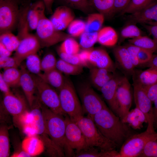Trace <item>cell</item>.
Returning <instances> with one entry per match:
<instances>
[{
  "label": "cell",
  "instance_id": "obj_10",
  "mask_svg": "<svg viewBox=\"0 0 157 157\" xmlns=\"http://www.w3.org/2000/svg\"><path fill=\"white\" fill-rule=\"evenodd\" d=\"M133 78V95L136 107L138 108L144 115L148 126L146 131L149 132H155L154 128V117L153 102L149 99L143 85L134 76Z\"/></svg>",
  "mask_w": 157,
  "mask_h": 157
},
{
  "label": "cell",
  "instance_id": "obj_23",
  "mask_svg": "<svg viewBox=\"0 0 157 157\" xmlns=\"http://www.w3.org/2000/svg\"><path fill=\"white\" fill-rule=\"evenodd\" d=\"M114 75L113 73L104 68L94 67L90 71V77L92 83L99 91Z\"/></svg>",
  "mask_w": 157,
  "mask_h": 157
},
{
  "label": "cell",
  "instance_id": "obj_53",
  "mask_svg": "<svg viewBox=\"0 0 157 157\" xmlns=\"http://www.w3.org/2000/svg\"><path fill=\"white\" fill-rule=\"evenodd\" d=\"M131 0H114L113 13L114 15L121 12L127 6Z\"/></svg>",
  "mask_w": 157,
  "mask_h": 157
},
{
  "label": "cell",
  "instance_id": "obj_31",
  "mask_svg": "<svg viewBox=\"0 0 157 157\" xmlns=\"http://www.w3.org/2000/svg\"><path fill=\"white\" fill-rule=\"evenodd\" d=\"M85 22V31L89 32H98L101 28L105 17L100 13H92L88 15Z\"/></svg>",
  "mask_w": 157,
  "mask_h": 157
},
{
  "label": "cell",
  "instance_id": "obj_38",
  "mask_svg": "<svg viewBox=\"0 0 157 157\" xmlns=\"http://www.w3.org/2000/svg\"><path fill=\"white\" fill-rule=\"evenodd\" d=\"M79 44L72 37L67 38L63 41L57 50L69 54H76L80 51Z\"/></svg>",
  "mask_w": 157,
  "mask_h": 157
},
{
  "label": "cell",
  "instance_id": "obj_48",
  "mask_svg": "<svg viewBox=\"0 0 157 157\" xmlns=\"http://www.w3.org/2000/svg\"><path fill=\"white\" fill-rule=\"evenodd\" d=\"M60 58L70 64L84 67L80 59L78 53L76 54H69L57 50Z\"/></svg>",
  "mask_w": 157,
  "mask_h": 157
},
{
  "label": "cell",
  "instance_id": "obj_35",
  "mask_svg": "<svg viewBox=\"0 0 157 157\" xmlns=\"http://www.w3.org/2000/svg\"><path fill=\"white\" fill-rule=\"evenodd\" d=\"M135 77L143 85H150L156 83L157 82V68L149 67L148 69L141 71L137 76Z\"/></svg>",
  "mask_w": 157,
  "mask_h": 157
},
{
  "label": "cell",
  "instance_id": "obj_17",
  "mask_svg": "<svg viewBox=\"0 0 157 157\" xmlns=\"http://www.w3.org/2000/svg\"><path fill=\"white\" fill-rule=\"evenodd\" d=\"M52 14L49 19L56 29L60 31L68 27L75 17L72 9L64 6L57 7Z\"/></svg>",
  "mask_w": 157,
  "mask_h": 157
},
{
  "label": "cell",
  "instance_id": "obj_27",
  "mask_svg": "<svg viewBox=\"0 0 157 157\" xmlns=\"http://www.w3.org/2000/svg\"><path fill=\"white\" fill-rule=\"evenodd\" d=\"M118 40L117 32L111 27H104L98 32L97 42L102 45L107 47L114 46L117 43Z\"/></svg>",
  "mask_w": 157,
  "mask_h": 157
},
{
  "label": "cell",
  "instance_id": "obj_42",
  "mask_svg": "<svg viewBox=\"0 0 157 157\" xmlns=\"http://www.w3.org/2000/svg\"><path fill=\"white\" fill-rule=\"evenodd\" d=\"M120 36L122 39H133L142 35V33L135 24L129 23L121 30Z\"/></svg>",
  "mask_w": 157,
  "mask_h": 157
},
{
  "label": "cell",
  "instance_id": "obj_16",
  "mask_svg": "<svg viewBox=\"0 0 157 157\" xmlns=\"http://www.w3.org/2000/svg\"><path fill=\"white\" fill-rule=\"evenodd\" d=\"M122 77L114 74V76L101 89L102 96L110 109L119 117V107L117 99V92Z\"/></svg>",
  "mask_w": 157,
  "mask_h": 157
},
{
  "label": "cell",
  "instance_id": "obj_58",
  "mask_svg": "<svg viewBox=\"0 0 157 157\" xmlns=\"http://www.w3.org/2000/svg\"><path fill=\"white\" fill-rule=\"evenodd\" d=\"M45 6L46 10L49 14H52V7L54 0H42Z\"/></svg>",
  "mask_w": 157,
  "mask_h": 157
},
{
  "label": "cell",
  "instance_id": "obj_37",
  "mask_svg": "<svg viewBox=\"0 0 157 157\" xmlns=\"http://www.w3.org/2000/svg\"><path fill=\"white\" fill-rule=\"evenodd\" d=\"M20 41L17 36L15 35L11 32H6L0 34V42L12 52L16 50Z\"/></svg>",
  "mask_w": 157,
  "mask_h": 157
},
{
  "label": "cell",
  "instance_id": "obj_55",
  "mask_svg": "<svg viewBox=\"0 0 157 157\" xmlns=\"http://www.w3.org/2000/svg\"><path fill=\"white\" fill-rule=\"evenodd\" d=\"M157 42V25H150L142 24Z\"/></svg>",
  "mask_w": 157,
  "mask_h": 157
},
{
  "label": "cell",
  "instance_id": "obj_11",
  "mask_svg": "<svg viewBox=\"0 0 157 157\" xmlns=\"http://www.w3.org/2000/svg\"><path fill=\"white\" fill-rule=\"evenodd\" d=\"M78 92L84 114L88 116L92 117L106 106L99 95L87 84L80 86Z\"/></svg>",
  "mask_w": 157,
  "mask_h": 157
},
{
  "label": "cell",
  "instance_id": "obj_50",
  "mask_svg": "<svg viewBox=\"0 0 157 157\" xmlns=\"http://www.w3.org/2000/svg\"><path fill=\"white\" fill-rule=\"evenodd\" d=\"M153 53L149 51L140 48L138 53V58L140 65H145L149 62L153 56Z\"/></svg>",
  "mask_w": 157,
  "mask_h": 157
},
{
  "label": "cell",
  "instance_id": "obj_4",
  "mask_svg": "<svg viewBox=\"0 0 157 157\" xmlns=\"http://www.w3.org/2000/svg\"><path fill=\"white\" fill-rule=\"evenodd\" d=\"M61 108L73 121L76 122L83 116L84 113L74 86L67 78L58 90Z\"/></svg>",
  "mask_w": 157,
  "mask_h": 157
},
{
  "label": "cell",
  "instance_id": "obj_61",
  "mask_svg": "<svg viewBox=\"0 0 157 157\" xmlns=\"http://www.w3.org/2000/svg\"><path fill=\"white\" fill-rule=\"evenodd\" d=\"M153 103L154 104V106L153 107V111L155 121L157 118V99L155 100Z\"/></svg>",
  "mask_w": 157,
  "mask_h": 157
},
{
  "label": "cell",
  "instance_id": "obj_6",
  "mask_svg": "<svg viewBox=\"0 0 157 157\" xmlns=\"http://www.w3.org/2000/svg\"><path fill=\"white\" fill-rule=\"evenodd\" d=\"M30 111L32 126L37 135L43 142L47 152L52 157L58 156L61 150L52 141L47 134L42 111L39 101H35Z\"/></svg>",
  "mask_w": 157,
  "mask_h": 157
},
{
  "label": "cell",
  "instance_id": "obj_57",
  "mask_svg": "<svg viewBox=\"0 0 157 157\" xmlns=\"http://www.w3.org/2000/svg\"><path fill=\"white\" fill-rule=\"evenodd\" d=\"M12 52L8 50L2 43L0 42V57L10 56Z\"/></svg>",
  "mask_w": 157,
  "mask_h": 157
},
{
  "label": "cell",
  "instance_id": "obj_7",
  "mask_svg": "<svg viewBox=\"0 0 157 157\" xmlns=\"http://www.w3.org/2000/svg\"><path fill=\"white\" fill-rule=\"evenodd\" d=\"M66 123L65 144V156H74L75 151L88 147L84 137L79 126L67 115L65 117Z\"/></svg>",
  "mask_w": 157,
  "mask_h": 157
},
{
  "label": "cell",
  "instance_id": "obj_5",
  "mask_svg": "<svg viewBox=\"0 0 157 157\" xmlns=\"http://www.w3.org/2000/svg\"><path fill=\"white\" fill-rule=\"evenodd\" d=\"M45 10L41 13L35 35L41 47H51L72 37L69 33L56 29L49 19L46 16Z\"/></svg>",
  "mask_w": 157,
  "mask_h": 157
},
{
  "label": "cell",
  "instance_id": "obj_49",
  "mask_svg": "<svg viewBox=\"0 0 157 157\" xmlns=\"http://www.w3.org/2000/svg\"><path fill=\"white\" fill-rule=\"evenodd\" d=\"M124 46L128 51L130 58L134 67L140 65L138 58V53L140 48L129 43Z\"/></svg>",
  "mask_w": 157,
  "mask_h": 157
},
{
  "label": "cell",
  "instance_id": "obj_3",
  "mask_svg": "<svg viewBox=\"0 0 157 157\" xmlns=\"http://www.w3.org/2000/svg\"><path fill=\"white\" fill-rule=\"evenodd\" d=\"M76 123L81 129L88 147H95L102 151L116 149L118 147L102 135L90 117L83 116Z\"/></svg>",
  "mask_w": 157,
  "mask_h": 157
},
{
  "label": "cell",
  "instance_id": "obj_22",
  "mask_svg": "<svg viewBox=\"0 0 157 157\" xmlns=\"http://www.w3.org/2000/svg\"><path fill=\"white\" fill-rule=\"evenodd\" d=\"M22 149L31 157L38 156L44 151L45 146L41 139L38 135L26 136L21 145Z\"/></svg>",
  "mask_w": 157,
  "mask_h": 157
},
{
  "label": "cell",
  "instance_id": "obj_8",
  "mask_svg": "<svg viewBox=\"0 0 157 157\" xmlns=\"http://www.w3.org/2000/svg\"><path fill=\"white\" fill-rule=\"evenodd\" d=\"M32 75L40 102L53 112L64 117L66 116L61 108L59 94L56 91L38 76L33 74Z\"/></svg>",
  "mask_w": 157,
  "mask_h": 157
},
{
  "label": "cell",
  "instance_id": "obj_54",
  "mask_svg": "<svg viewBox=\"0 0 157 157\" xmlns=\"http://www.w3.org/2000/svg\"><path fill=\"white\" fill-rule=\"evenodd\" d=\"M90 49H83L80 51L78 53L81 61L84 66H88L89 63V58L90 53Z\"/></svg>",
  "mask_w": 157,
  "mask_h": 157
},
{
  "label": "cell",
  "instance_id": "obj_30",
  "mask_svg": "<svg viewBox=\"0 0 157 157\" xmlns=\"http://www.w3.org/2000/svg\"><path fill=\"white\" fill-rule=\"evenodd\" d=\"M94 8L102 14L105 18L109 19L114 15V0H89Z\"/></svg>",
  "mask_w": 157,
  "mask_h": 157
},
{
  "label": "cell",
  "instance_id": "obj_44",
  "mask_svg": "<svg viewBox=\"0 0 157 157\" xmlns=\"http://www.w3.org/2000/svg\"><path fill=\"white\" fill-rule=\"evenodd\" d=\"M57 60L52 53H47L41 60V70L46 72L56 68Z\"/></svg>",
  "mask_w": 157,
  "mask_h": 157
},
{
  "label": "cell",
  "instance_id": "obj_24",
  "mask_svg": "<svg viewBox=\"0 0 157 157\" xmlns=\"http://www.w3.org/2000/svg\"><path fill=\"white\" fill-rule=\"evenodd\" d=\"M133 129H140L143 127L144 123H147L146 117L144 113L138 108L130 111L121 119Z\"/></svg>",
  "mask_w": 157,
  "mask_h": 157
},
{
  "label": "cell",
  "instance_id": "obj_63",
  "mask_svg": "<svg viewBox=\"0 0 157 157\" xmlns=\"http://www.w3.org/2000/svg\"><path fill=\"white\" fill-rule=\"evenodd\" d=\"M154 125H155V126L157 129V120L154 122Z\"/></svg>",
  "mask_w": 157,
  "mask_h": 157
},
{
  "label": "cell",
  "instance_id": "obj_52",
  "mask_svg": "<svg viewBox=\"0 0 157 157\" xmlns=\"http://www.w3.org/2000/svg\"><path fill=\"white\" fill-rule=\"evenodd\" d=\"M143 86L147 96L153 103L157 99V82L150 85H143Z\"/></svg>",
  "mask_w": 157,
  "mask_h": 157
},
{
  "label": "cell",
  "instance_id": "obj_12",
  "mask_svg": "<svg viewBox=\"0 0 157 157\" xmlns=\"http://www.w3.org/2000/svg\"><path fill=\"white\" fill-rule=\"evenodd\" d=\"M20 12L19 5L9 1H0V33L11 32L17 26Z\"/></svg>",
  "mask_w": 157,
  "mask_h": 157
},
{
  "label": "cell",
  "instance_id": "obj_18",
  "mask_svg": "<svg viewBox=\"0 0 157 157\" xmlns=\"http://www.w3.org/2000/svg\"><path fill=\"white\" fill-rule=\"evenodd\" d=\"M21 74L19 86L21 87L27 102L31 108L36 99L35 93L36 91L35 83L32 74L24 65L21 66Z\"/></svg>",
  "mask_w": 157,
  "mask_h": 157
},
{
  "label": "cell",
  "instance_id": "obj_51",
  "mask_svg": "<svg viewBox=\"0 0 157 157\" xmlns=\"http://www.w3.org/2000/svg\"><path fill=\"white\" fill-rule=\"evenodd\" d=\"M19 65L13 57H0V67L4 69L11 67H17Z\"/></svg>",
  "mask_w": 157,
  "mask_h": 157
},
{
  "label": "cell",
  "instance_id": "obj_43",
  "mask_svg": "<svg viewBox=\"0 0 157 157\" xmlns=\"http://www.w3.org/2000/svg\"><path fill=\"white\" fill-rule=\"evenodd\" d=\"M154 0H131L129 3L121 12V15L132 14L144 8Z\"/></svg>",
  "mask_w": 157,
  "mask_h": 157
},
{
  "label": "cell",
  "instance_id": "obj_1",
  "mask_svg": "<svg viewBox=\"0 0 157 157\" xmlns=\"http://www.w3.org/2000/svg\"><path fill=\"white\" fill-rule=\"evenodd\" d=\"M102 135L121 147L130 136L136 133L107 106L91 117Z\"/></svg>",
  "mask_w": 157,
  "mask_h": 157
},
{
  "label": "cell",
  "instance_id": "obj_59",
  "mask_svg": "<svg viewBox=\"0 0 157 157\" xmlns=\"http://www.w3.org/2000/svg\"><path fill=\"white\" fill-rule=\"evenodd\" d=\"M10 156L12 157H31L29 155L22 149L15 151Z\"/></svg>",
  "mask_w": 157,
  "mask_h": 157
},
{
  "label": "cell",
  "instance_id": "obj_39",
  "mask_svg": "<svg viewBox=\"0 0 157 157\" xmlns=\"http://www.w3.org/2000/svg\"><path fill=\"white\" fill-rule=\"evenodd\" d=\"M26 60V67L29 72L36 75L41 73V60L37 53L29 56Z\"/></svg>",
  "mask_w": 157,
  "mask_h": 157
},
{
  "label": "cell",
  "instance_id": "obj_21",
  "mask_svg": "<svg viewBox=\"0 0 157 157\" xmlns=\"http://www.w3.org/2000/svg\"><path fill=\"white\" fill-rule=\"evenodd\" d=\"M113 53L115 59L121 68L126 72L133 75L135 67L130 58L129 52L125 46L115 47Z\"/></svg>",
  "mask_w": 157,
  "mask_h": 157
},
{
  "label": "cell",
  "instance_id": "obj_33",
  "mask_svg": "<svg viewBox=\"0 0 157 157\" xmlns=\"http://www.w3.org/2000/svg\"><path fill=\"white\" fill-rule=\"evenodd\" d=\"M1 73L3 79L10 87L19 86L21 72L17 67L4 69Z\"/></svg>",
  "mask_w": 157,
  "mask_h": 157
},
{
  "label": "cell",
  "instance_id": "obj_20",
  "mask_svg": "<svg viewBox=\"0 0 157 157\" xmlns=\"http://www.w3.org/2000/svg\"><path fill=\"white\" fill-rule=\"evenodd\" d=\"M3 103L6 111L13 117L17 116L28 110L23 98L11 91L4 94Z\"/></svg>",
  "mask_w": 157,
  "mask_h": 157
},
{
  "label": "cell",
  "instance_id": "obj_41",
  "mask_svg": "<svg viewBox=\"0 0 157 157\" xmlns=\"http://www.w3.org/2000/svg\"><path fill=\"white\" fill-rule=\"evenodd\" d=\"M85 22L81 19H74L68 27V33L72 37H78L85 31Z\"/></svg>",
  "mask_w": 157,
  "mask_h": 157
},
{
  "label": "cell",
  "instance_id": "obj_14",
  "mask_svg": "<svg viewBox=\"0 0 157 157\" xmlns=\"http://www.w3.org/2000/svg\"><path fill=\"white\" fill-rule=\"evenodd\" d=\"M127 17L128 24L157 25V0H154L144 8L130 14Z\"/></svg>",
  "mask_w": 157,
  "mask_h": 157
},
{
  "label": "cell",
  "instance_id": "obj_46",
  "mask_svg": "<svg viewBox=\"0 0 157 157\" xmlns=\"http://www.w3.org/2000/svg\"><path fill=\"white\" fill-rule=\"evenodd\" d=\"M139 157H157V141L148 142L140 153Z\"/></svg>",
  "mask_w": 157,
  "mask_h": 157
},
{
  "label": "cell",
  "instance_id": "obj_36",
  "mask_svg": "<svg viewBox=\"0 0 157 157\" xmlns=\"http://www.w3.org/2000/svg\"><path fill=\"white\" fill-rule=\"evenodd\" d=\"M83 67L70 64L60 58L57 60L56 68L65 74L76 75L82 72Z\"/></svg>",
  "mask_w": 157,
  "mask_h": 157
},
{
  "label": "cell",
  "instance_id": "obj_34",
  "mask_svg": "<svg viewBox=\"0 0 157 157\" xmlns=\"http://www.w3.org/2000/svg\"><path fill=\"white\" fill-rule=\"evenodd\" d=\"M10 154L8 127L6 125H1L0 127V157H8Z\"/></svg>",
  "mask_w": 157,
  "mask_h": 157
},
{
  "label": "cell",
  "instance_id": "obj_29",
  "mask_svg": "<svg viewBox=\"0 0 157 157\" xmlns=\"http://www.w3.org/2000/svg\"><path fill=\"white\" fill-rule=\"evenodd\" d=\"M30 6V4H26L20 8L17 26L18 31L17 36L20 40L29 33L27 15Z\"/></svg>",
  "mask_w": 157,
  "mask_h": 157
},
{
  "label": "cell",
  "instance_id": "obj_13",
  "mask_svg": "<svg viewBox=\"0 0 157 157\" xmlns=\"http://www.w3.org/2000/svg\"><path fill=\"white\" fill-rule=\"evenodd\" d=\"M131 85L127 78L122 77L117 92L119 117L122 119L130 111L132 103Z\"/></svg>",
  "mask_w": 157,
  "mask_h": 157
},
{
  "label": "cell",
  "instance_id": "obj_19",
  "mask_svg": "<svg viewBox=\"0 0 157 157\" xmlns=\"http://www.w3.org/2000/svg\"><path fill=\"white\" fill-rule=\"evenodd\" d=\"M89 63L94 67L106 69L114 73V65L107 51L102 48L90 49Z\"/></svg>",
  "mask_w": 157,
  "mask_h": 157
},
{
  "label": "cell",
  "instance_id": "obj_28",
  "mask_svg": "<svg viewBox=\"0 0 157 157\" xmlns=\"http://www.w3.org/2000/svg\"><path fill=\"white\" fill-rule=\"evenodd\" d=\"M60 6H67L83 13L89 14L94 13L95 9L89 0H57Z\"/></svg>",
  "mask_w": 157,
  "mask_h": 157
},
{
  "label": "cell",
  "instance_id": "obj_26",
  "mask_svg": "<svg viewBox=\"0 0 157 157\" xmlns=\"http://www.w3.org/2000/svg\"><path fill=\"white\" fill-rule=\"evenodd\" d=\"M46 10L42 1H38L30 5L28 13V20L29 30H35L38 23L41 13Z\"/></svg>",
  "mask_w": 157,
  "mask_h": 157
},
{
  "label": "cell",
  "instance_id": "obj_25",
  "mask_svg": "<svg viewBox=\"0 0 157 157\" xmlns=\"http://www.w3.org/2000/svg\"><path fill=\"white\" fill-rule=\"evenodd\" d=\"M52 87L59 90L63 85L65 78L56 68L38 75Z\"/></svg>",
  "mask_w": 157,
  "mask_h": 157
},
{
  "label": "cell",
  "instance_id": "obj_40",
  "mask_svg": "<svg viewBox=\"0 0 157 157\" xmlns=\"http://www.w3.org/2000/svg\"><path fill=\"white\" fill-rule=\"evenodd\" d=\"M98 32H89L85 31L80 36L79 44L83 49H90L97 41Z\"/></svg>",
  "mask_w": 157,
  "mask_h": 157
},
{
  "label": "cell",
  "instance_id": "obj_64",
  "mask_svg": "<svg viewBox=\"0 0 157 157\" xmlns=\"http://www.w3.org/2000/svg\"><path fill=\"white\" fill-rule=\"evenodd\" d=\"M157 120V119H156V120H156ZM155 121H154V122H155Z\"/></svg>",
  "mask_w": 157,
  "mask_h": 157
},
{
  "label": "cell",
  "instance_id": "obj_62",
  "mask_svg": "<svg viewBox=\"0 0 157 157\" xmlns=\"http://www.w3.org/2000/svg\"><path fill=\"white\" fill-rule=\"evenodd\" d=\"M1 0H7L15 2L19 5L21 4H22L24 0H0V1Z\"/></svg>",
  "mask_w": 157,
  "mask_h": 157
},
{
  "label": "cell",
  "instance_id": "obj_60",
  "mask_svg": "<svg viewBox=\"0 0 157 157\" xmlns=\"http://www.w3.org/2000/svg\"><path fill=\"white\" fill-rule=\"evenodd\" d=\"M145 65L149 67L157 68V55H153L150 61Z\"/></svg>",
  "mask_w": 157,
  "mask_h": 157
},
{
  "label": "cell",
  "instance_id": "obj_32",
  "mask_svg": "<svg viewBox=\"0 0 157 157\" xmlns=\"http://www.w3.org/2000/svg\"><path fill=\"white\" fill-rule=\"evenodd\" d=\"M128 41L129 43L140 49L148 50L153 53L157 52V42L147 36L141 35Z\"/></svg>",
  "mask_w": 157,
  "mask_h": 157
},
{
  "label": "cell",
  "instance_id": "obj_15",
  "mask_svg": "<svg viewBox=\"0 0 157 157\" xmlns=\"http://www.w3.org/2000/svg\"><path fill=\"white\" fill-rule=\"evenodd\" d=\"M41 47L35 35L29 33L20 40L14 57L19 66L29 56L35 53Z\"/></svg>",
  "mask_w": 157,
  "mask_h": 157
},
{
  "label": "cell",
  "instance_id": "obj_47",
  "mask_svg": "<svg viewBox=\"0 0 157 157\" xmlns=\"http://www.w3.org/2000/svg\"><path fill=\"white\" fill-rule=\"evenodd\" d=\"M13 120L15 124L20 129L25 126L32 124L31 114L28 110L20 115L13 117Z\"/></svg>",
  "mask_w": 157,
  "mask_h": 157
},
{
  "label": "cell",
  "instance_id": "obj_45",
  "mask_svg": "<svg viewBox=\"0 0 157 157\" xmlns=\"http://www.w3.org/2000/svg\"><path fill=\"white\" fill-rule=\"evenodd\" d=\"M95 147H88L78 151H75L76 157H104V151Z\"/></svg>",
  "mask_w": 157,
  "mask_h": 157
},
{
  "label": "cell",
  "instance_id": "obj_2",
  "mask_svg": "<svg viewBox=\"0 0 157 157\" xmlns=\"http://www.w3.org/2000/svg\"><path fill=\"white\" fill-rule=\"evenodd\" d=\"M40 102L46 133L54 143L64 152L66 126L65 117L53 112Z\"/></svg>",
  "mask_w": 157,
  "mask_h": 157
},
{
  "label": "cell",
  "instance_id": "obj_56",
  "mask_svg": "<svg viewBox=\"0 0 157 157\" xmlns=\"http://www.w3.org/2000/svg\"><path fill=\"white\" fill-rule=\"evenodd\" d=\"M10 87L3 79L1 73L0 74V89L4 94L8 93L11 92Z\"/></svg>",
  "mask_w": 157,
  "mask_h": 157
},
{
  "label": "cell",
  "instance_id": "obj_9",
  "mask_svg": "<svg viewBox=\"0 0 157 157\" xmlns=\"http://www.w3.org/2000/svg\"><path fill=\"white\" fill-rule=\"evenodd\" d=\"M157 132L145 131L135 133L129 137L120 148L121 157H138L146 144L149 141L157 140Z\"/></svg>",
  "mask_w": 157,
  "mask_h": 157
}]
</instances>
